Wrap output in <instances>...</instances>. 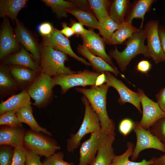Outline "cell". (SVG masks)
<instances>
[{"label":"cell","mask_w":165,"mask_h":165,"mask_svg":"<svg viewBox=\"0 0 165 165\" xmlns=\"http://www.w3.org/2000/svg\"><path fill=\"white\" fill-rule=\"evenodd\" d=\"M109 87L106 83L99 86H91L88 89L76 87L75 90L87 99L99 118L101 129L108 134L115 135V123L109 118L106 108V96Z\"/></svg>","instance_id":"1"},{"label":"cell","mask_w":165,"mask_h":165,"mask_svg":"<svg viewBox=\"0 0 165 165\" xmlns=\"http://www.w3.org/2000/svg\"><path fill=\"white\" fill-rule=\"evenodd\" d=\"M145 39L144 29L140 27L137 31L124 42L126 47L124 50L119 51L116 46L109 52L108 55L115 60L120 70L124 72L131 61L137 55L142 54L149 57L147 46L145 44Z\"/></svg>","instance_id":"2"},{"label":"cell","mask_w":165,"mask_h":165,"mask_svg":"<svg viewBox=\"0 0 165 165\" xmlns=\"http://www.w3.org/2000/svg\"><path fill=\"white\" fill-rule=\"evenodd\" d=\"M67 55L47 46H43L41 51L40 72L50 77L72 74L79 72L66 66Z\"/></svg>","instance_id":"3"},{"label":"cell","mask_w":165,"mask_h":165,"mask_svg":"<svg viewBox=\"0 0 165 165\" xmlns=\"http://www.w3.org/2000/svg\"><path fill=\"white\" fill-rule=\"evenodd\" d=\"M81 100L85 106L84 117L77 131L72 134L70 138L67 140L66 148L69 152H73L78 147L81 140L86 135L101 129L99 118L87 98L83 96Z\"/></svg>","instance_id":"4"},{"label":"cell","mask_w":165,"mask_h":165,"mask_svg":"<svg viewBox=\"0 0 165 165\" xmlns=\"http://www.w3.org/2000/svg\"><path fill=\"white\" fill-rule=\"evenodd\" d=\"M55 85L52 77L40 72L26 90L34 101L33 105L39 109L46 107L52 98L53 89Z\"/></svg>","instance_id":"5"},{"label":"cell","mask_w":165,"mask_h":165,"mask_svg":"<svg viewBox=\"0 0 165 165\" xmlns=\"http://www.w3.org/2000/svg\"><path fill=\"white\" fill-rule=\"evenodd\" d=\"M50 136L42 132L28 130L24 136V146L40 156L49 157L61 149L57 142Z\"/></svg>","instance_id":"6"},{"label":"cell","mask_w":165,"mask_h":165,"mask_svg":"<svg viewBox=\"0 0 165 165\" xmlns=\"http://www.w3.org/2000/svg\"><path fill=\"white\" fill-rule=\"evenodd\" d=\"M101 73L84 70L81 72L59 75L52 78L56 85L60 86L61 93L63 94L73 87L95 86L97 79Z\"/></svg>","instance_id":"7"},{"label":"cell","mask_w":165,"mask_h":165,"mask_svg":"<svg viewBox=\"0 0 165 165\" xmlns=\"http://www.w3.org/2000/svg\"><path fill=\"white\" fill-rule=\"evenodd\" d=\"M133 130L136 136V142L131 156V160H136L141 152L148 149H155L165 153V144L150 131L140 125L139 122H134Z\"/></svg>","instance_id":"8"},{"label":"cell","mask_w":165,"mask_h":165,"mask_svg":"<svg viewBox=\"0 0 165 165\" xmlns=\"http://www.w3.org/2000/svg\"><path fill=\"white\" fill-rule=\"evenodd\" d=\"M159 21L153 20L148 22L144 29L149 58L155 63L164 61V53L159 34Z\"/></svg>","instance_id":"9"},{"label":"cell","mask_w":165,"mask_h":165,"mask_svg":"<svg viewBox=\"0 0 165 165\" xmlns=\"http://www.w3.org/2000/svg\"><path fill=\"white\" fill-rule=\"evenodd\" d=\"M138 92L141 96V103L142 108V116L139 122L141 126L148 130L159 120L165 117V113L158 103L149 98L141 89Z\"/></svg>","instance_id":"10"},{"label":"cell","mask_w":165,"mask_h":165,"mask_svg":"<svg viewBox=\"0 0 165 165\" xmlns=\"http://www.w3.org/2000/svg\"><path fill=\"white\" fill-rule=\"evenodd\" d=\"M107 80L106 83L110 87L114 88L118 93L119 97L118 102L121 105L126 103H130L135 106L141 113V96L139 93H136L128 88L121 81L117 79L111 72H104Z\"/></svg>","instance_id":"11"},{"label":"cell","mask_w":165,"mask_h":165,"mask_svg":"<svg viewBox=\"0 0 165 165\" xmlns=\"http://www.w3.org/2000/svg\"><path fill=\"white\" fill-rule=\"evenodd\" d=\"M43 46L50 47L68 55L85 65L91 66L89 62L75 54L71 48L68 39L56 28H54L53 33L50 36L43 37Z\"/></svg>","instance_id":"12"},{"label":"cell","mask_w":165,"mask_h":165,"mask_svg":"<svg viewBox=\"0 0 165 165\" xmlns=\"http://www.w3.org/2000/svg\"><path fill=\"white\" fill-rule=\"evenodd\" d=\"M106 134L101 129L91 134L90 137L81 145L78 165L90 164L95 158L101 143Z\"/></svg>","instance_id":"13"},{"label":"cell","mask_w":165,"mask_h":165,"mask_svg":"<svg viewBox=\"0 0 165 165\" xmlns=\"http://www.w3.org/2000/svg\"><path fill=\"white\" fill-rule=\"evenodd\" d=\"M81 37L82 40L83 45L90 51L118 69L113 64L111 57L106 52L105 42L102 38L91 29H88L87 32Z\"/></svg>","instance_id":"14"},{"label":"cell","mask_w":165,"mask_h":165,"mask_svg":"<svg viewBox=\"0 0 165 165\" xmlns=\"http://www.w3.org/2000/svg\"><path fill=\"white\" fill-rule=\"evenodd\" d=\"M26 131L22 127L6 126L0 129V145L10 146L14 148L24 147V140Z\"/></svg>","instance_id":"15"},{"label":"cell","mask_w":165,"mask_h":165,"mask_svg":"<svg viewBox=\"0 0 165 165\" xmlns=\"http://www.w3.org/2000/svg\"><path fill=\"white\" fill-rule=\"evenodd\" d=\"M115 140V134H106L95 158L89 165H111L116 155L112 146Z\"/></svg>","instance_id":"16"},{"label":"cell","mask_w":165,"mask_h":165,"mask_svg":"<svg viewBox=\"0 0 165 165\" xmlns=\"http://www.w3.org/2000/svg\"><path fill=\"white\" fill-rule=\"evenodd\" d=\"M15 22V36L18 42L22 44L26 51L31 53L34 61L38 64L40 61L41 55L35 41L30 33L17 19Z\"/></svg>","instance_id":"17"},{"label":"cell","mask_w":165,"mask_h":165,"mask_svg":"<svg viewBox=\"0 0 165 165\" xmlns=\"http://www.w3.org/2000/svg\"><path fill=\"white\" fill-rule=\"evenodd\" d=\"M11 28L9 21L3 22L0 36V58L15 51L18 47V41Z\"/></svg>","instance_id":"18"},{"label":"cell","mask_w":165,"mask_h":165,"mask_svg":"<svg viewBox=\"0 0 165 165\" xmlns=\"http://www.w3.org/2000/svg\"><path fill=\"white\" fill-rule=\"evenodd\" d=\"M77 49L79 53L88 60L95 72L99 73L109 72L116 76L120 74L118 69L113 68L101 57L92 53L83 44H79Z\"/></svg>","instance_id":"19"},{"label":"cell","mask_w":165,"mask_h":165,"mask_svg":"<svg viewBox=\"0 0 165 165\" xmlns=\"http://www.w3.org/2000/svg\"><path fill=\"white\" fill-rule=\"evenodd\" d=\"M155 0H137L133 2L127 11L124 21L132 23L134 19H141L142 23L140 27H143V22L145 14L149 12Z\"/></svg>","instance_id":"20"},{"label":"cell","mask_w":165,"mask_h":165,"mask_svg":"<svg viewBox=\"0 0 165 165\" xmlns=\"http://www.w3.org/2000/svg\"><path fill=\"white\" fill-rule=\"evenodd\" d=\"M31 97L26 90L13 95L0 104V114L7 112L17 111L24 107L31 105Z\"/></svg>","instance_id":"21"},{"label":"cell","mask_w":165,"mask_h":165,"mask_svg":"<svg viewBox=\"0 0 165 165\" xmlns=\"http://www.w3.org/2000/svg\"><path fill=\"white\" fill-rule=\"evenodd\" d=\"M10 72L18 86L23 88L28 86L37 78L38 72L28 68L12 66L9 68Z\"/></svg>","instance_id":"22"},{"label":"cell","mask_w":165,"mask_h":165,"mask_svg":"<svg viewBox=\"0 0 165 165\" xmlns=\"http://www.w3.org/2000/svg\"><path fill=\"white\" fill-rule=\"evenodd\" d=\"M5 62L13 66L28 68L38 72L40 71L38 64L33 60L31 56L23 48L17 52L8 57Z\"/></svg>","instance_id":"23"},{"label":"cell","mask_w":165,"mask_h":165,"mask_svg":"<svg viewBox=\"0 0 165 165\" xmlns=\"http://www.w3.org/2000/svg\"><path fill=\"white\" fill-rule=\"evenodd\" d=\"M16 114L19 122L28 125L31 129L37 132H42L49 136L52 133L46 129L41 127L35 119L32 107L31 105L21 108L16 111Z\"/></svg>","instance_id":"24"},{"label":"cell","mask_w":165,"mask_h":165,"mask_svg":"<svg viewBox=\"0 0 165 165\" xmlns=\"http://www.w3.org/2000/svg\"><path fill=\"white\" fill-rule=\"evenodd\" d=\"M27 0H2L0 1V16H7L14 21L20 11L26 6Z\"/></svg>","instance_id":"25"},{"label":"cell","mask_w":165,"mask_h":165,"mask_svg":"<svg viewBox=\"0 0 165 165\" xmlns=\"http://www.w3.org/2000/svg\"><path fill=\"white\" fill-rule=\"evenodd\" d=\"M130 5V0H113L110 5L109 17L118 24H120L124 21Z\"/></svg>","instance_id":"26"},{"label":"cell","mask_w":165,"mask_h":165,"mask_svg":"<svg viewBox=\"0 0 165 165\" xmlns=\"http://www.w3.org/2000/svg\"><path fill=\"white\" fill-rule=\"evenodd\" d=\"M139 29L131 23L125 21L119 25L118 28L112 34L108 45H121Z\"/></svg>","instance_id":"27"},{"label":"cell","mask_w":165,"mask_h":165,"mask_svg":"<svg viewBox=\"0 0 165 165\" xmlns=\"http://www.w3.org/2000/svg\"><path fill=\"white\" fill-rule=\"evenodd\" d=\"M68 13L74 16L83 25L89 29H97L99 22L91 11L79 8L78 7L68 9Z\"/></svg>","instance_id":"28"},{"label":"cell","mask_w":165,"mask_h":165,"mask_svg":"<svg viewBox=\"0 0 165 165\" xmlns=\"http://www.w3.org/2000/svg\"><path fill=\"white\" fill-rule=\"evenodd\" d=\"M18 85L11 75L9 68L3 66L0 68V92L3 95L13 93L18 89Z\"/></svg>","instance_id":"29"},{"label":"cell","mask_w":165,"mask_h":165,"mask_svg":"<svg viewBox=\"0 0 165 165\" xmlns=\"http://www.w3.org/2000/svg\"><path fill=\"white\" fill-rule=\"evenodd\" d=\"M127 149L125 152L120 155H115L111 165H152V159L148 161L143 160L140 162L130 161L129 157L132 155L134 147V144L130 141L127 144Z\"/></svg>","instance_id":"30"},{"label":"cell","mask_w":165,"mask_h":165,"mask_svg":"<svg viewBox=\"0 0 165 165\" xmlns=\"http://www.w3.org/2000/svg\"><path fill=\"white\" fill-rule=\"evenodd\" d=\"M42 1L50 7L53 12L59 18L66 17L68 15L67 10L76 8L77 6L71 1L64 0H42Z\"/></svg>","instance_id":"31"},{"label":"cell","mask_w":165,"mask_h":165,"mask_svg":"<svg viewBox=\"0 0 165 165\" xmlns=\"http://www.w3.org/2000/svg\"><path fill=\"white\" fill-rule=\"evenodd\" d=\"M97 29L102 36L105 43L108 44L112 34L118 28L119 25L109 16L98 21Z\"/></svg>","instance_id":"32"},{"label":"cell","mask_w":165,"mask_h":165,"mask_svg":"<svg viewBox=\"0 0 165 165\" xmlns=\"http://www.w3.org/2000/svg\"><path fill=\"white\" fill-rule=\"evenodd\" d=\"M90 7L98 21L109 16L110 3L107 0H88Z\"/></svg>","instance_id":"33"},{"label":"cell","mask_w":165,"mask_h":165,"mask_svg":"<svg viewBox=\"0 0 165 165\" xmlns=\"http://www.w3.org/2000/svg\"><path fill=\"white\" fill-rule=\"evenodd\" d=\"M16 111L6 112L0 115V125L12 127H17L22 126L18 119Z\"/></svg>","instance_id":"34"},{"label":"cell","mask_w":165,"mask_h":165,"mask_svg":"<svg viewBox=\"0 0 165 165\" xmlns=\"http://www.w3.org/2000/svg\"><path fill=\"white\" fill-rule=\"evenodd\" d=\"M149 130L153 135L165 144V117L156 122Z\"/></svg>","instance_id":"35"},{"label":"cell","mask_w":165,"mask_h":165,"mask_svg":"<svg viewBox=\"0 0 165 165\" xmlns=\"http://www.w3.org/2000/svg\"><path fill=\"white\" fill-rule=\"evenodd\" d=\"M64 154L61 152H56L52 156L45 157L42 165H75L73 162H68L64 160Z\"/></svg>","instance_id":"36"},{"label":"cell","mask_w":165,"mask_h":165,"mask_svg":"<svg viewBox=\"0 0 165 165\" xmlns=\"http://www.w3.org/2000/svg\"><path fill=\"white\" fill-rule=\"evenodd\" d=\"M14 154V149L8 145H1L0 165H11Z\"/></svg>","instance_id":"37"},{"label":"cell","mask_w":165,"mask_h":165,"mask_svg":"<svg viewBox=\"0 0 165 165\" xmlns=\"http://www.w3.org/2000/svg\"><path fill=\"white\" fill-rule=\"evenodd\" d=\"M27 149L24 147L14 148V154L11 165H25Z\"/></svg>","instance_id":"38"},{"label":"cell","mask_w":165,"mask_h":165,"mask_svg":"<svg viewBox=\"0 0 165 165\" xmlns=\"http://www.w3.org/2000/svg\"><path fill=\"white\" fill-rule=\"evenodd\" d=\"M134 122L131 119L126 118L122 120L120 123L119 129L120 132L126 136L133 130Z\"/></svg>","instance_id":"39"},{"label":"cell","mask_w":165,"mask_h":165,"mask_svg":"<svg viewBox=\"0 0 165 165\" xmlns=\"http://www.w3.org/2000/svg\"><path fill=\"white\" fill-rule=\"evenodd\" d=\"M25 165H42L40 156L27 149L25 156Z\"/></svg>","instance_id":"40"},{"label":"cell","mask_w":165,"mask_h":165,"mask_svg":"<svg viewBox=\"0 0 165 165\" xmlns=\"http://www.w3.org/2000/svg\"><path fill=\"white\" fill-rule=\"evenodd\" d=\"M54 28L51 24L45 22L41 24L38 26V31L43 37H46L52 34Z\"/></svg>","instance_id":"41"},{"label":"cell","mask_w":165,"mask_h":165,"mask_svg":"<svg viewBox=\"0 0 165 165\" xmlns=\"http://www.w3.org/2000/svg\"><path fill=\"white\" fill-rule=\"evenodd\" d=\"M71 27L75 34L80 37L85 35L88 31V30L84 28L83 25L82 23L79 22H72Z\"/></svg>","instance_id":"42"},{"label":"cell","mask_w":165,"mask_h":165,"mask_svg":"<svg viewBox=\"0 0 165 165\" xmlns=\"http://www.w3.org/2000/svg\"><path fill=\"white\" fill-rule=\"evenodd\" d=\"M152 67V64L149 61L142 60L139 62L136 67V70L142 73L146 74Z\"/></svg>","instance_id":"43"},{"label":"cell","mask_w":165,"mask_h":165,"mask_svg":"<svg viewBox=\"0 0 165 165\" xmlns=\"http://www.w3.org/2000/svg\"><path fill=\"white\" fill-rule=\"evenodd\" d=\"M156 98L160 107L165 113V86L156 94Z\"/></svg>","instance_id":"44"},{"label":"cell","mask_w":165,"mask_h":165,"mask_svg":"<svg viewBox=\"0 0 165 165\" xmlns=\"http://www.w3.org/2000/svg\"><path fill=\"white\" fill-rule=\"evenodd\" d=\"M63 28L60 30V32L67 38L72 37L75 34V32L71 27L68 26L67 23L62 22L61 23Z\"/></svg>","instance_id":"45"},{"label":"cell","mask_w":165,"mask_h":165,"mask_svg":"<svg viewBox=\"0 0 165 165\" xmlns=\"http://www.w3.org/2000/svg\"><path fill=\"white\" fill-rule=\"evenodd\" d=\"M159 34L164 53V61L165 63V26L159 25Z\"/></svg>","instance_id":"46"},{"label":"cell","mask_w":165,"mask_h":165,"mask_svg":"<svg viewBox=\"0 0 165 165\" xmlns=\"http://www.w3.org/2000/svg\"><path fill=\"white\" fill-rule=\"evenodd\" d=\"M78 7L84 9L91 11L88 0H70Z\"/></svg>","instance_id":"47"},{"label":"cell","mask_w":165,"mask_h":165,"mask_svg":"<svg viewBox=\"0 0 165 165\" xmlns=\"http://www.w3.org/2000/svg\"><path fill=\"white\" fill-rule=\"evenodd\" d=\"M153 163L152 165H165V153L159 157L152 158Z\"/></svg>","instance_id":"48"},{"label":"cell","mask_w":165,"mask_h":165,"mask_svg":"<svg viewBox=\"0 0 165 165\" xmlns=\"http://www.w3.org/2000/svg\"><path fill=\"white\" fill-rule=\"evenodd\" d=\"M106 77L104 72L101 73L98 77L96 84V86L101 85L106 82Z\"/></svg>","instance_id":"49"}]
</instances>
